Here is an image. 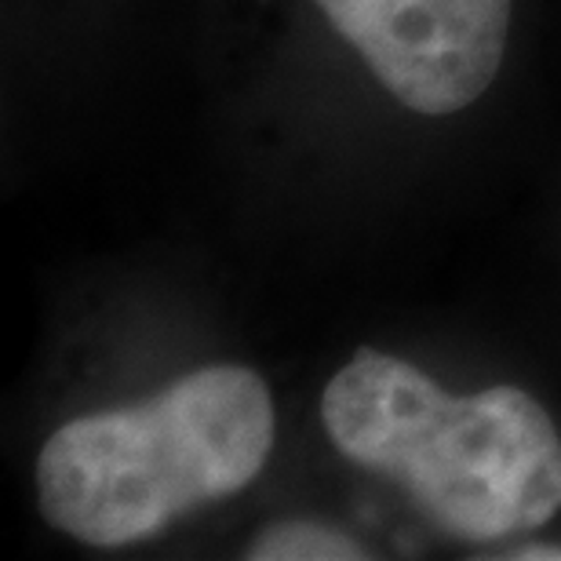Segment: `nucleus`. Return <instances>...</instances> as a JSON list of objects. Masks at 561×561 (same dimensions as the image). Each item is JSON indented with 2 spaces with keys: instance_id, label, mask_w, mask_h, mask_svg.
<instances>
[{
  "instance_id": "1",
  "label": "nucleus",
  "mask_w": 561,
  "mask_h": 561,
  "mask_svg": "<svg viewBox=\"0 0 561 561\" xmlns=\"http://www.w3.org/2000/svg\"><path fill=\"white\" fill-rule=\"evenodd\" d=\"M321 420L357 467L379 470L467 543L540 529L561 511V434L518 387L448 394L416 365L357 346Z\"/></svg>"
},
{
  "instance_id": "2",
  "label": "nucleus",
  "mask_w": 561,
  "mask_h": 561,
  "mask_svg": "<svg viewBox=\"0 0 561 561\" xmlns=\"http://www.w3.org/2000/svg\"><path fill=\"white\" fill-rule=\"evenodd\" d=\"M274 398L244 365L186 373L142 405L59 426L37 456V507L88 547H128L249 489L274 453Z\"/></svg>"
},
{
  "instance_id": "3",
  "label": "nucleus",
  "mask_w": 561,
  "mask_h": 561,
  "mask_svg": "<svg viewBox=\"0 0 561 561\" xmlns=\"http://www.w3.org/2000/svg\"><path fill=\"white\" fill-rule=\"evenodd\" d=\"M401 106L467 110L496 81L511 0H313Z\"/></svg>"
},
{
  "instance_id": "4",
  "label": "nucleus",
  "mask_w": 561,
  "mask_h": 561,
  "mask_svg": "<svg viewBox=\"0 0 561 561\" xmlns=\"http://www.w3.org/2000/svg\"><path fill=\"white\" fill-rule=\"evenodd\" d=\"M244 558L252 561H362L373 558L354 536H346L335 525L313 518H285L271 522L252 536L244 547Z\"/></svg>"
},
{
  "instance_id": "5",
  "label": "nucleus",
  "mask_w": 561,
  "mask_h": 561,
  "mask_svg": "<svg viewBox=\"0 0 561 561\" xmlns=\"http://www.w3.org/2000/svg\"><path fill=\"white\" fill-rule=\"evenodd\" d=\"M503 558H514V561H547V558H558L561 561V547L558 543H540V547H518V551H507Z\"/></svg>"
}]
</instances>
